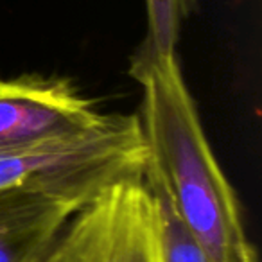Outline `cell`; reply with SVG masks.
Instances as JSON below:
<instances>
[{
	"label": "cell",
	"instance_id": "obj_1",
	"mask_svg": "<svg viewBox=\"0 0 262 262\" xmlns=\"http://www.w3.org/2000/svg\"><path fill=\"white\" fill-rule=\"evenodd\" d=\"M142 84L146 171L210 262H258L239 200L219 167L178 61L131 76Z\"/></svg>",
	"mask_w": 262,
	"mask_h": 262
},
{
	"label": "cell",
	"instance_id": "obj_2",
	"mask_svg": "<svg viewBox=\"0 0 262 262\" xmlns=\"http://www.w3.org/2000/svg\"><path fill=\"white\" fill-rule=\"evenodd\" d=\"M146 164L140 119L112 113L88 133L0 153V189L47 185L95 198L115 182L144 176Z\"/></svg>",
	"mask_w": 262,
	"mask_h": 262
},
{
	"label": "cell",
	"instance_id": "obj_3",
	"mask_svg": "<svg viewBox=\"0 0 262 262\" xmlns=\"http://www.w3.org/2000/svg\"><path fill=\"white\" fill-rule=\"evenodd\" d=\"M43 262H162L160 214L146 178L115 182L76 212Z\"/></svg>",
	"mask_w": 262,
	"mask_h": 262
},
{
	"label": "cell",
	"instance_id": "obj_4",
	"mask_svg": "<svg viewBox=\"0 0 262 262\" xmlns=\"http://www.w3.org/2000/svg\"><path fill=\"white\" fill-rule=\"evenodd\" d=\"M108 119L65 77L0 79V153L88 133Z\"/></svg>",
	"mask_w": 262,
	"mask_h": 262
},
{
	"label": "cell",
	"instance_id": "obj_5",
	"mask_svg": "<svg viewBox=\"0 0 262 262\" xmlns=\"http://www.w3.org/2000/svg\"><path fill=\"white\" fill-rule=\"evenodd\" d=\"M95 198L47 185L0 189V262L38 260L70 217Z\"/></svg>",
	"mask_w": 262,
	"mask_h": 262
},
{
	"label": "cell",
	"instance_id": "obj_6",
	"mask_svg": "<svg viewBox=\"0 0 262 262\" xmlns=\"http://www.w3.org/2000/svg\"><path fill=\"white\" fill-rule=\"evenodd\" d=\"M196 0H146L147 29L129 59V76L151 67L178 61L176 45L182 24L192 13Z\"/></svg>",
	"mask_w": 262,
	"mask_h": 262
},
{
	"label": "cell",
	"instance_id": "obj_7",
	"mask_svg": "<svg viewBox=\"0 0 262 262\" xmlns=\"http://www.w3.org/2000/svg\"><path fill=\"white\" fill-rule=\"evenodd\" d=\"M144 178L157 200L158 214H160L162 262H210V258L203 253V250L198 246L196 241L187 233L180 219L176 217L160 183L147 172H144Z\"/></svg>",
	"mask_w": 262,
	"mask_h": 262
},
{
	"label": "cell",
	"instance_id": "obj_8",
	"mask_svg": "<svg viewBox=\"0 0 262 262\" xmlns=\"http://www.w3.org/2000/svg\"><path fill=\"white\" fill-rule=\"evenodd\" d=\"M51 246H52V244H51ZM49 251V250H47ZM47 251H45V253H47ZM45 253L43 255H41V257L40 258H38V260H34V262H43V257H45Z\"/></svg>",
	"mask_w": 262,
	"mask_h": 262
}]
</instances>
